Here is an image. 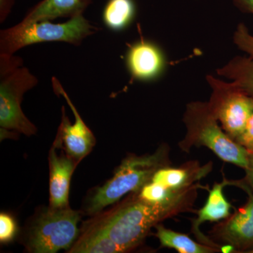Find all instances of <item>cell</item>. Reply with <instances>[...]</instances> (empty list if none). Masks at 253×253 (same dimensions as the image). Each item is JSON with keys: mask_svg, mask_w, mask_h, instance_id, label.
Masks as SVG:
<instances>
[{"mask_svg": "<svg viewBox=\"0 0 253 253\" xmlns=\"http://www.w3.org/2000/svg\"><path fill=\"white\" fill-rule=\"evenodd\" d=\"M186 196L168 204H152L138 198L95 219L86 229L107 236L120 253L140 244L150 229L185 204Z\"/></svg>", "mask_w": 253, "mask_h": 253, "instance_id": "1", "label": "cell"}, {"mask_svg": "<svg viewBox=\"0 0 253 253\" xmlns=\"http://www.w3.org/2000/svg\"><path fill=\"white\" fill-rule=\"evenodd\" d=\"M38 83V78L23 66L21 57L0 54L1 130H14L27 136L36 134V126L25 116L21 104L25 93Z\"/></svg>", "mask_w": 253, "mask_h": 253, "instance_id": "2", "label": "cell"}, {"mask_svg": "<svg viewBox=\"0 0 253 253\" xmlns=\"http://www.w3.org/2000/svg\"><path fill=\"white\" fill-rule=\"evenodd\" d=\"M101 28L91 24L83 14L63 23L50 21L25 23L0 31V54H14L25 46L36 43L62 42L80 46L84 39Z\"/></svg>", "mask_w": 253, "mask_h": 253, "instance_id": "3", "label": "cell"}, {"mask_svg": "<svg viewBox=\"0 0 253 253\" xmlns=\"http://www.w3.org/2000/svg\"><path fill=\"white\" fill-rule=\"evenodd\" d=\"M166 155L161 149L149 156H131L123 161L112 179L99 188L91 198L87 212L96 214L127 193L139 191L151 180L154 173L163 167Z\"/></svg>", "mask_w": 253, "mask_h": 253, "instance_id": "4", "label": "cell"}, {"mask_svg": "<svg viewBox=\"0 0 253 253\" xmlns=\"http://www.w3.org/2000/svg\"><path fill=\"white\" fill-rule=\"evenodd\" d=\"M184 121L188 129L187 140L206 146L222 161L244 169L247 168L249 153L219 127L208 103L188 105Z\"/></svg>", "mask_w": 253, "mask_h": 253, "instance_id": "5", "label": "cell"}, {"mask_svg": "<svg viewBox=\"0 0 253 253\" xmlns=\"http://www.w3.org/2000/svg\"><path fill=\"white\" fill-rule=\"evenodd\" d=\"M206 81L212 91L210 108L226 134L236 139L252 116L253 98L233 82L227 83L213 76H206Z\"/></svg>", "mask_w": 253, "mask_h": 253, "instance_id": "6", "label": "cell"}, {"mask_svg": "<svg viewBox=\"0 0 253 253\" xmlns=\"http://www.w3.org/2000/svg\"><path fill=\"white\" fill-rule=\"evenodd\" d=\"M79 213L68 207L50 208L33 226L28 246L33 252L54 253L67 249L78 235Z\"/></svg>", "mask_w": 253, "mask_h": 253, "instance_id": "7", "label": "cell"}, {"mask_svg": "<svg viewBox=\"0 0 253 253\" xmlns=\"http://www.w3.org/2000/svg\"><path fill=\"white\" fill-rule=\"evenodd\" d=\"M51 82L54 92L63 96L66 100L76 118L74 124H71L65 113L64 108H62V120L54 144L58 145L60 147L63 146L68 156L77 162H80L86 155L89 154L94 147V134L82 119L60 82L54 77L52 78Z\"/></svg>", "mask_w": 253, "mask_h": 253, "instance_id": "8", "label": "cell"}, {"mask_svg": "<svg viewBox=\"0 0 253 253\" xmlns=\"http://www.w3.org/2000/svg\"><path fill=\"white\" fill-rule=\"evenodd\" d=\"M128 70L134 79L151 81L162 73L165 66L163 53L157 46L146 41L134 43L126 56Z\"/></svg>", "mask_w": 253, "mask_h": 253, "instance_id": "9", "label": "cell"}, {"mask_svg": "<svg viewBox=\"0 0 253 253\" xmlns=\"http://www.w3.org/2000/svg\"><path fill=\"white\" fill-rule=\"evenodd\" d=\"M50 208H63L68 206L70 182L76 166V161L71 156H59L55 146L49 153Z\"/></svg>", "mask_w": 253, "mask_h": 253, "instance_id": "10", "label": "cell"}, {"mask_svg": "<svg viewBox=\"0 0 253 253\" xmlns=\"http://www.w3.org/2000/svg\"><path fill=\"white\" fill-rule=\"evenodd\" d=\"M91 0H42L32 8L21 22L51 21L57 18H72L83 14Z\"/></svg>", "mask_w": 253, "mask_h": 253, "instance_id": "11", "label": "cell"}, {"mask_svg": "<svg viewBox=\"0 0 253 253\" xmlns=\"http://www.w3.org/2000/svg\"><path fill=\"white\" fill-rule=\"evenodd\" d=\"M221 236L226 242L239 249L253 246V196L223 226Z\"/></svg>", "mask_w": 253, "mask_h": 253, "instance_id": "12", "label": "cell"}, {"mask_svg": "<svg viewBox=\"0 0 253 253\" xmlns=\"http://www.w3.org/2000/svg\"><path fill=\"white\" fill-rule=\"evenodd\" d=\"M219 76L231 80L253 98V58L235 56L217 70Z\"/></svg>", "mask_w": 253, "mask_h": 253, "instance_id": "13", "label": "cell"}, {"mask_svg": "<svg viewBox=\"0 0 253 253\" xmlns=\"http://www.w3.org/2000/svg\"><path fill=\"white\" fill-rule=\"evenodd\" d=\"M225 183L216 184L210 192L207 201L200 210L199 216L195 222V228L206 221H217L230 215L231 205L224 197L223 189Z\"/></svg>", "mask_w": 253, "mask_h": 253, "instance_id": "14", "label": "cell"}, {"mask_svg": "<svg viewBox=\"0 0 253 253\" xmlns=\"http://www.w3.org/2000/svg\"><path fill=\"white\" fill-rule=\"evenodd\" d=\"M134 15L133 0H109L103 11V21L110 29L122 31L130 24Z\"/></svg>", "mask_w": 253, "mask_h": 253, "instance_id": "15", "label": "cell"}, {"mask_svg": "<svg viewBox=\"0 0 253 253\" xmlns=\"http://www.w3.org/2000/svg\"><path fill=\"white\" fill-rule=\"evenodd\" d=\"M157 237L165 247L171 248L180 253H209L213 249L209 246L198 244L189 236L169 230L162 225L156 226Z\"/></svg>", "mask_w": 253, "mask_h": 253, "instance_id": "16", "label": "cell"}, {"mask_svg": "<svg viewBox=\"0 0 253 253\" xmlns=\"http://www.w3.org/2000/svg\"><path fill=\"white\" fill-rule=\"evenodd\" d=\"M201 174H194L186 168L163 167L159 168L152 176L151 181L158 183L173 191H180L189 189L190 184Z\"/></svg>", "mask_w": 253, "mask_h": 253, "instance_id": "17", "label": "cell"}, {"mask_svg": "<svg viewBox=\"0 0 253 253\" xmlns=\"http://www.w3.org/2000/svg\"><path fill=\"white\" fill-rule=\"evenodd\" d=\"M189 189L180 191H173L158 183L150 181L139 190V199L152 204H170L186 196Z\"/></svg>", "mask_w": 253, "mask_h": 253, "instance_id": "18", "label": "cell"}, {"mask_svg": "<svg viewBox=\"0 0 253 253\" xmlns=\"http://www.w3.org/2000/svg\"><path fill=\"white\" fill-rule=\"evenodd\" d=\"M233 41L239 49L253 58V36L250 33L244 23L238 25L233 36Z\"/></svg>", "mask_w": 253, "mask_h": 253, "instance_id": "19", "label": "cell"}, {"mask_svg": "<svg viewBox=\"0 0 253 253\" xmlns=\"http://www.w3.org/2000/svg\"><path fill=\"white\" fill-rule=\"evenodd\" d=\"M16 234V224L12 218L5 213L0 214V241L6 243L11 241Z\"/></svg>", "mask_w": 253, "mask_h": 253, "instance_id": "20", "label": "cell"}, {"mask_svg": "<svg viewBox=\"0 0 253 253\" xmlns=\"http://www.w3.org/2000/svg\"><path fill=\"white\" fill-rule=\"evenodd\" d=\"M236 141L247 150L249 154L253 153V113L244 130L236 137Z\"/></svg>", "mask_w": 253, "mask_h": 253, "instance_id": "21", "label": "cell"}, {"mask_svg": "<svg viewBox=\"0 0 253 253\" xmlns=\"http://www.w3.org/2000/svg\"><path fill=\"white\" fill-rule=\"evenodd\" d=\"M14 4L15 0H0V23L4 22Z\"/></svg>", "mask_w": 253, "mask_h": 253, "instance_id": "22", "label": "cell"}, {"mask_svg": "<svg viewBox=\"0 0 253 253\" xmlns=\"http://www.w3.org/2000/svg\"><path fill=\"white\" fill-rule=\"evenodd\" d=\"M236 7L241 11L253 14V0H233Z\"/></svg>", "mask_w": 253, "mask_h": 253, "instance_id": "23", "label": "cell"}, {"mask_svg": "<svg viewBox=\"0 0 253 253\" xmlns=\"http://www.w3.org/2000/svg\"><path fill=\"white\" fill-rule=\"evenodd\" d=\"M247 179L253 189V153L249 154V164L246 168Z\"/></svg>", "mask_w": 253, "mask_h": 253, "instance_id": "24", "label": "cell"}, {"mask_svg": "<svg viewBox=\"0 0 253 253\" xmlns=\"http://www.w3.org/2000/svg\"><path fill=\"white\" fill-rule=\"evenodd\" d=\"M250 253H253V249L251 250V251H250Z\"/></svg>", "mask_w": 253, "mask_h": 253, "instance_id": "25", "label": "cell"}]
</instances>
